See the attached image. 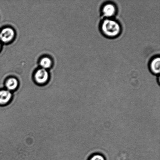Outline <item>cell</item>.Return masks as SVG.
<instances>
[{"label": "cell", "instance_id": "cell-8", "mask_svg": "<svg viewBox=\"0 0 160 160\" xmlns=\"http://www.w3.org/2000/svg\"><path fill=\"white\" fill-rule=\"evenodd\" d=\"M52 61L49 58L45 57L42 59L40 62L41 66L42 67V68L46 69L49 68L52 65Z\"/></svg>", "mask_w": 160, "mask_h": 160}, {"label": "cell", "instance_id": "cell-2", "mask_svg": "<svg viewBox=\"0 0 160 160\" xmlns=\"http://www.w3.org/2000/svg\"><path fill=\"white\" fill-rule=\"evenodd\" d=\"M117 8L113 3L108 2L103 5L101 11L103 17L106 18H111L115 16L117 13Z\"/></svg>", "mask_w": 160, "mask_h": 160}, {"label": "cell", "instance_id": "cell-1", "mask_svg": "<svg viewBox=\"0 0 160 160\" xmlns=\"http://www.w3.org/2000/svg\"><path fill=\"white\" fill-rule=\"evenodd\" d=\"M100 30L105 37L110 38L118 37L122 32L120 23L112 18L103 20L100 25Z\"/></svg>", "mask_w": 160, "mask_h": 160}, {"label": "cell", "instance_id": "cell-4", "mask_svg": "<svg viewBox=\"0 0 160 160\" xmlns=\"http://www.w3.org/2000/svg\"><path fill=\"white\" fill-rule=\"evenodd\" d=\"M48 73L45 69L41 68L36 72L35 74V79L39 84H43L46 83L48 79Z\"/></svg>", "mask_w": 160, "mask_h": 160}, {"label": "cell", "instance_id": "cell-9", "mask_svg": "<svg viewBox=\"0 0 160 160\" xmlns=\"http://www.w3.org/2000/svg\"><path fill=\"white\" fill-rule=\"evenodd\" d=\"M89 160H105L103 156L100 155H95L92 156Z\"/></svg>", "mask_w": 160, "mask_h": 160}, {"label": "cell", "instance_id": "cell-5", "mask_svg": "<svg viewBox=\"0 0 160 160\" xmlns=\"http://www.w3.org/2000/svg\"><path fill=\"white\" fill-rule=\"evenodd\" d=\"M12 94L7 89L0 90V106L7 105L12 100Z\"/></svg>", "mask_w": 160, "mask_h": 160}, {"label": "cell", "instance_id": "cell-10", "mask_svg": "<svg viewBox=\"0 0 160 160\" xmlns=\"http://www.w3.org/2000/svg\"><path fill=\"white\" fill-rule=\"evenodd\" d=\"M1 43H0V50H1Z\"/></svg>", "mask_w": 160, "mask_h": 160}, {"label": "cell", "instance_id": "cell-6", "mask_svg": "<svg viewBox=\"0 0 160 160\" xmlns=\"http://www.w3.org/2000/svg\"><path fill=\"white\" fill-rule=\"evenodd\" d=\"M150 69L152 73L155 75H159L160 70V58L156 56L152 59L149 65Z\"/></svg>", "mask_w": 160, "mask_h": 160}, {"label": "cell", "instance_id": "cell-7", "mask_svg": "<svg viewBox=\"0 0 160 160\" xmlns=\"http://www.w3.org/2000/svg\"><path fill=\"white\" fill-rule=\"evenodd\" d=\"M18 81L15 78H11L8 79L6 82V87L9 91L15 90L18 87Z\"/></svg>", "mask_w": 160, "mask_h": 160}, {"label": "cell", "instance_id": "cell-3", "mask_svg": "<svg viewBox=\"0 0 160 160\" xmlns=\"http://www.w3.org/2000/svg\"><path fill=\"white\" fill-rule=\"evenodd\" d=\"M15 32L11 28H6L0 32V40L4 43H8L13 39Z\"/></svg>", "mask_w": 160, "mask_h": 160}]
</instances>
